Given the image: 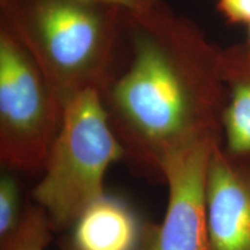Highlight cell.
I'll use <instances>...</instances> for the list:
<instances>
[{"instance_id": "cell-1", "label": "cell", "mask_w": 250, "mask_h": 250, "mask_svg": "<svg viewBox=\"0 0 250 250\" xmlns=\"http://www.w3.org/2000/svg\"><path fill=\"white\" fill-rule=\"evenodd\" d=\"M129 17L137 27L133 58L109 101L124 138L154 167L164 152L220 130L224 83L218 52L161 6Z\"/></svg>"}, {"instance_id": "cell-2", "label": "cell", "mask_w": 250, "mask_h": 250, "mask_svg": "<svg viewBox=\"0 0 250 250\" xmlns=\"http://www.w3.org/2000/svg\"><path fill=\"white\" fill-rule=\"evenodd\" d=\"M1 2L5 26L31 52L62 104L87 87L103 92L117 20L124 11L74 0Z\"/></svg>"}, {"instance_id": "cell-3", "label": "cell", "mask_w": 250, "mask_h": 250, "mask_svg": "<svg viewBox=\"0 0 250 250\" xmlns=\"http://www.w3.org/2000/svg\"><path fill=\"white\" fill-rule=\"evenodd\" d=\"M125 154L101 89L87 87L65 100L44 175L31 193L51 227H72L88 206L104 197L105 173Z\"/></svg>"}, {"instance_id": "cell-4", "label": "cell", "mask_w": 250, "mask_h": 250, "mask_svg": "<svg viewBox=\"0 0 250 250\" xmlns=\"http://www.w3.org/2000/svg\"><path fill=\"white\" fill-rule=\"evenodd\" d=\"M61 98L15 34L0 29V161L9 169H44L62 116Z\"/></svg>"}, {"instance_id": "cell-5", "label": "cell", "mask_w": 250, "mask_h": 250, "mask_svg": "<svg viewBox=\"0 0 250 250\" xmlns=\"http://www.w3.org/2000/svg\"><path fill=\"white\" fill-rule=\"evenodd\" d=\"M219 130L208 131L155 159L168 203L161 224L143 227L142 250H214L208 228L206 184Z\"/></svg>"}, {"instance_id": "cell-6", "label": "cell", "mask_w": 250, "mask_h": 250, "mask_svg": "<svg viewBox=\"0 0 250 250\" xmlns=\"http://www.w3.org/2000/svg\"><path fill=\"white\" fill-rule=\"evenodd\" d=\"M214 250H250V156L229 154L219 142L206 184Z\"/></svg>"}, {"instance_id": "cell-7", "label": "cell", "mask_w": 250, "mask_h": 250, "mask_svg": "<svg viewBox=\"0 0 250 250\" xmlns=\"http://www.w3.org/2000/svg\"><path fill=\"white\" fill-rule=\"evenodd\" d=\"M72 227L71 250H137L142 243L133 212L107 195L88 206Z\"/></svg>"}, {"instance_id": "cell-8", "label": "cell", "mask_w": 250, "mask_h": 250, "mask_svg": "<svg viewBox=\"0 0 250 250\" xmlns=\"http://www.w3.org/2000/svg\"><path fill=\"white\" fill-rule=\"evenodd\" d=\"M219 72L229 86L221 111L225 149L235 156H250V52L240 50L219 54Z\"/></svg>"}, {"instance_id": "cell-9", "label": "cell", "mask_w": 250, "mask_h": 250, "mask_svg": "<svg viewBox=\"0 0 250 250\" xmlns=\"http://www.w3.org/2000/svg\"><path fill=\"white\" fill-rule=\"evenodd\" d=\"M51 225L39 205H27L17 229L4 241L0 250H46L51 240Z\"/></svg>"}, {"instance_id": "cell-10", "label": "cell", "mask_w": 250, "mask_h": 250, "mask_svg": "<svg viewBox=\"0 0 250 250\" xmlns=\"http://www.w3.org/2000/svg\"><path fill=\"white\" fill-rule=\"evenodd\" d=\"M22 213H20V192L13 176L8 174L0 177V241L17 229Z\"/></svg>"}, {"instance_id": "cell-11", "label": "cell", "mask_w": 250, "mask_h": 250, "mask_svg": "<svg viewBox=\"0 0 250 250\" xmlns=\"http://www.w3.org/2000/svg\"><path fill=\"white\" fill-rule=\"evenodd\" d=\"M74 1L120 8L131 15L146 14L160 7L159 0H74Z\"/></svg>"}, {"instance_id": "cell-12", "label": "cell", "mask_w": 250, "mask_h": 250, "mask_svg": "<svg viewBox=\"0 0 250 250\" xmlns=\"http://www.w3.org/2000/svg\"><path fill=\"white\" fill-rule=\"evenodd\" d=\"M219 8L232 22L250 24V0H219Z\"/></svg>"}]
</instances>
